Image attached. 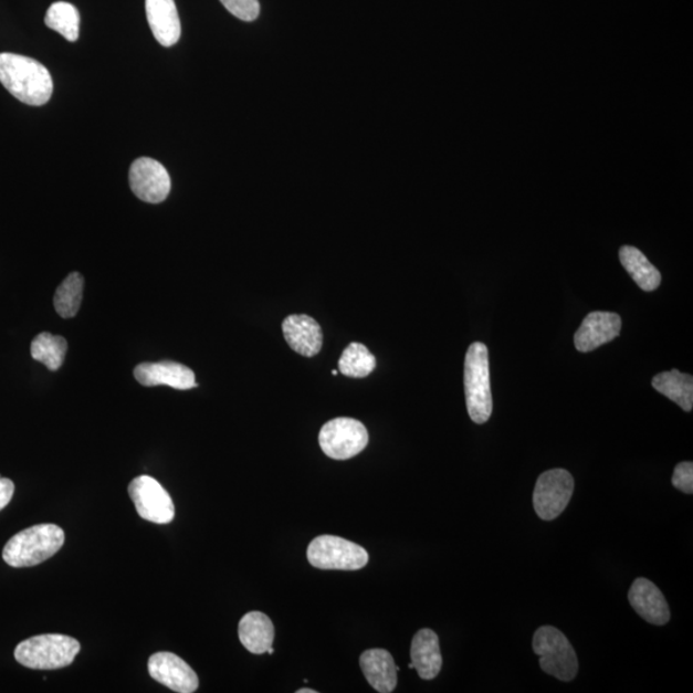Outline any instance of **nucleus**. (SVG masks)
Segmentation results:
<instances>
[{
    "label": "nucleus",
    "mask_w": 693,
    "mask_h": 693,
    "mask_svg": "<svg viewBox=\"0 0 693 693\" xmlns=\"http://www.w3.org/2000/svg\"><path fill=\"white\" fill-rule=\"evenodd\" d=\"M129 182L133 193L140 201L161 203L170 195L171 179L161 162L154 158L140 157L130 166Z\"/></svg>",
    "instance_id": "obj_10"
},
{
    "label": "nucleus",
    "mask_w": 693,
    "mask_h": 693,
    "mask_svg": "<svg viewBox=\"0 0 693 693\" xmlns=\"http://www.w3.org/2000/svg\"><path fill=\"white\" fill-rule=\"evenodd\" d=\"M575 492V480L568 470L553 469L538 477L533 506L542 521H554L567 508Z\"/></svg>",
    "instance_id": "obj_8"
},
{
    "label": "nucleus",
    "mask_w": 693,
    "mask_h": 693,
    "mask_svg": "<svg viewBox=\"0 0 693 693\" xmlns=\"http://www.w3.org/2000/svg\"><path fill=\"white\" fill-rule=\"evenodd\" d=\"M307 559L317 569L358 570L368 565L369 554L354 542L325 535L311 542Z\"/></svg>",
    "instance_id": "obj_6"
},
{
    "label": "nucleus",
    "mask_w": 693,
    "mask_h": 693,
    "mask_svg": "<svg viewBox=\"0 0 693 693\" xmlns=\"http://www.w3.org/2000/svg\"><path fill=\"white\" fill-rule=\"evenodd\" d=\"M339 372L349 378H366L377 368V358L361 344L348 345L338 363Z\"/></svg>",
    "instance_id": "obj_24"
},
{
    "label": "nucleus",
    "mask_w": 693,
    "mask_h": 693,
    "mask_svg": "<svg viewBox=\"0 0 693 693\" xmlns=\"http://www.w3.org/2000/svg\"><path fill=\"white\" fill-rule=\"evenodd\" d=\"M239 640L252 654H266L273 648L275 629L273 621L264 612L252 611L239 623Z\"/></svg>",
    "instance_id": "obj_19"
},
{
    "label": "nucleus",
    "mask_w": 693,
    "mask_h": 693,
    "mask_svg": "<svg viewBox=\"0 0 693 693\" xmlns=\"http://www.w3.org/2000/svg\"><path fill=\"white\" fill-rule=\"evenodd\" d=\"M672 483L676 490L692 495L693 492V464L691 461L681 462L674 469Z\"/></svg>",
    "instance_id": "obj_27"
},
{
    "label": "nucleus",
    "mask_w": 693,
    "mask_h": 693,
    "mask_svg": "<svg viewBox=\"0 0 693 693\" xmlns=\"http://www.w3.org/2000/svg\"><path fill=\"white\" fill-rule=\"evenodd\" d=\"M286 344L297 354L314 357L323 348L322 326L307 315H291L283 322Z\"/></svg>",
    "instance_id": "obj_15"
},
{
    "label": "nucleus",
    "mask_w": 693,
    "mask_h": 693,
    "mask_svg": "<svg viewBox=\"0 0 693 693\" xmlns=\"http://www.w3.org/2000/svg\"><path fill=\"white\" fill-rule=\"evenodd\" d=\"M318 443L326 456L333 460H348L366 449L369 443V433L361 421L337 418L322 428Z\"/></svg>",
    "instance_id": "obj_7"
},
{
    "label": "nucleus",
    "mask_w": 693,
    "mask_h": 693,
    "mask_svg": "<svg viewBox=\"0 0 693 693\" xmlns=\"http://www.w3.org/2000/svg\"><path fill=\"white\" fill-rule=\"evenodd\" d=\"M147 20L159 44L172 46L181 36V23L175 0H146Z\"/></svg>",
    "instance_id": "obj_16"
},
{
    "label": "nucleus",
    "mask_w": 693,
    "mask_h": 693,
    "mask_svg": "<svg viewBox=\"0 0 693 693\" xmlns=\"http://www.w3.org/2000/svg\"><path fill=\"white\" fill-rule=\"evenodd\" d=\"M134 378L145 387L167 386L178 390L198 387L195 371L175 361L139 364L134 369Z\"/></svg>",
    "instance_id": "obj_12"
},
{
    "label": "nucleus",
    "mask_w": 693,
    "mask_h": 693,
    "mask_svg": "<svg viewBox=\"0 0 693 693\" xmlns=\"http://www.w3.org/2000/svg\"><path fill=\"white\" fill-rule=\"evenodd\" d=\"M69 345L67 340L61 336H53L51 333H40L31 342V356L35 361L45 365L51 371H59L65 363Z\"/></svg>",
    "instance_id": "obj_22"
},
{
    "label": "nucleus",
    "mask_w": 693,
    "mask_h": 693,
    "mask_svg": "<svg viewBox=\"0 0 693 693\" xmlns=\"http://www.w3.org/2000/svg\"><path fill=\"white\" fill-rule=\"evenodd\" d=\"M338 372H339L338 370H333L332 371L333 376H337Z\"/></svg>",
    "instance_id": "obj_31"
},
{
    "label": "nucleus",
    "mask_w": 693,
    "mask_h": 693,
    "mask_svg": "<svg viewBox=\"0 0 693 693\" xmlns=\"http://www.w3.org/2000/svg\"><path fill=\"white\" fill-rule=\"evenodd\" d=\"M360 665L365 679L371 687L380 693L393 692L397 687L398 668L392 655L384 649L365 651L360 658Z\"/></svg>",
    "instance_id": "obj_18"
},
{
    "label": "nucleus",
    "mask_w": 693,
    "mask_h": 693,
    "mask_svg": "<svg viewBox=\"0 0 693 693\" xmlns=\"http://www.w3.org/2000/svg\"><path fill=\"white\" fill-rule=\"evenodd\" d=\"M129 495L143 519L156 524H169L174 521L172 498L155 477L140 475L129 485Z\"/></svg>",
    "instance_id": "obj_9"
},
{
    "label": "nucleus",
    "mask_w": 693,
    "mask_h": 693,
    "mask_svg": "<svg viewBox=\"0 0 693 693\" xmlns=\"http://www.w3.org/2000/svg\"><path fill=\"white\" fill-rule=\"evenodd\" d=\"M533 651L539 657L542 671L563 682L578 674V658L570 641L555 627H540L533 637Z\"/></svg>",
    "instance_id": "obj_5"
},
{
    "label": "nucleus",
    "mask_w": 693,
    "mask_h": 693,
    "mask_svg": "<svg viewBox=\"0 0 693 693\" xmlns=\"http://www.w3.org/2000/svg\"><path fill=\"white\" fill-rule=\"evenodd\" d=\"M0 83L28 106H44L53 94L50 71L25 55L0 53Z\"/></svg>",
    "instance_id": "obj_1"
},
{
    "label": "nucleus",
    "mask_w": 693,
    "mask_h": 693,
    "mask_svg": "<svg viewBox=\"0 0 693 693\" xmlns=\"http://www.w3.org/2000/svg\"><path fill=\"white\" fill-rule=\"evenodd\" d=\"M652 387L659 393L680 406L683 411L691 412L693 408V378L676 369L660 372L652 379Z\"/></svg>",
    "instance_id": "obj_21"
},
{
    "label": "nucleus",
    "mask_w": 693,
    "mask_h": 693,
    "mask_svg": "<svg viewBox=\"0 0 693 693\" xmlns=\"http://www.w3.org/2000/svg\"><path fill=\"white\" fill-rule=\"evenodd\" d=\"M621 265L644 292H654L661 283L660 271L636 246L624 245L619 251Z\"/></svg>",
    "instance_id": "obj_20"
},
{
    "label": "nucleus",
    "mask_w": 693,
    "mask_h": 693,
    "mask_svg": "<svg viewBox=\"0 0 693 693\" xmlns=\"http://www.w3.org/2000/svg\"><path fill=\"white\" fill-rule=\"evenodd\" d=\"M80 652V643L65 634L34 636L23 641L14 650V658L29 669L54 671L74 663Z\"/></svg>",
    "instance_id": "obj_4"
},
{
    "label": "nucleus",
    "mask_w": 693,
    "mask_h": 693,
    "mask_svg": "<svg viewBox=\"0 0 693 693\" xmlns=\"http://www.w3.org/2000/svg\"><path fill=\"white\" fill-rule=\"evenodd\" d=\"M45 25L57 31L69 42H76L80 34V14L77 8L67 2H55L45 14Z\"/></svg>",
    "instance_id": "obj_25"
},
{
    "label": "nucleus",
    "mask_w": 693,
    "mask_h": 693,
    "mask_svg": "<svg viewBox=\"0 0 693 693\" xmlns=\"http://www.w3.org/2000/svg\"><path fill=\"white\" fill-rule=\"evenodd\" d=\"M84 293V277L80 273H71L63 281L54 294V308L63 318L77 315L82 306Z\"/></svg>",
    "instance_id": "obj_23"
},
{
    "label": "nucleus",
    "mask_w": 693,
    "mask_h": 693,
    "mask_svg": "<svg viewBox=\"0 0 693 693\" xmlns=\"http://www.w3.org/2000/svg\"><path fill=\"white\" fill-rule=\"evenodd\" d=\"M14 493V484L11 480L0 476V512L10 504Z\"/></svg>",
    "instance_id": "obj_28"
},
{
    "label": "nucleus",
    "mask_w": 693,
    "mask_h": 693,
    "mask_svg": "<svg viewBox=\"0 0 693 693\" xmlns=\"http://www.w3.org/2000/svg\"><path fill=\"white\" fill-rule=\"evenodd\" d=\"M621 330V318L615 313L595 311L585 317L575 336L579 353H591L615 340Z\"/></svg>",
    "instance_id": "obj_13"
},
{
    "label": "nucleus",
    "mask_w": 693,
    "mask_h": 693,
    "mask_svg": "<svg viewBox=\"0 0 693 693\" xmlns=\"http://www.w3.org/2000/svg\"><path fill=\"white\" fill-rule=\"evenodd\" d=\"M464 386L470 419L476 424L487 423L493 410L490 353L481 342H475L468 349Z\"/></svg>",
    "instance_id": "obj_3"
},
{
    "label": "nucleus",
    "mask_w": 693,
    "mask_h": 693,
    "mask_svg": "<svg viewBox=\"0 0 693 693\" xmlns=\"http://www.w3.org/2000/svg\"><path fill=\"white\" fill-rule=\"evenodd\" d=\"M220 2L239 20L251 22L259 18V0H220Z\"/></svg>",
    "instance_id": "obj_26"
},
{
    "label": "nucleus",
    "mask_w": 693,
    "mask_h": 693,
    "mask_svg": "<svg viewBox=\"0 0 693 693\" xmlns=\"http://www.w3.org/2000/svg\"><path fill=\"white\" fill-rule=\"evenodd\" d=\"M297 693H317L316 690H309V689H301L297 691Z\"/></svg>",
    "instance_id": "obj_29"
},
{
    "label": "nucleus",
    "mask_w": 693,
    "mask_h": 693,
    "mask_svg": "<svg viewBox=\"0 0 693 693\" xmlns=\"http://www.w3.org/2000/svg\"><path fill=\"white\" fill-rule=\"evenodd\" d=\"M148 672L153 679L179 693H193L199 686L197 673L172 652H157L149 658Z\"/></svg>",
    "instance_id": "obj_11"
},
{
    "label": "nucleus",
    "mask_w": 693,
    "mask_h": 693,
    "mask_svg": "<svg viewBox=\"0 0 693 693\" xmlns=\"http://www.w3.org/2000/svg\"><path fill=\"white\" fill-rule=\"evenodd\" d=\"M65 532L55 524H39L14 535L3 549V560L13 568H30L57 554Z\"/></svg>",
    "instance_id": "obj_2"
},
{
    "label": "nucleus",
    "mask_w": 693,
    "mask_h": 693,
    "mask_svg": "<svg viewBox=\"0 0 693 693\" xmlns=\"http://www.w3.org/2000/svg\"><path fill=\"white\" fill-rule=\"evenodd\" d=\"M628 600L637 615L650 624L664 626L671 620V610H669L663 592L647 578H639L633 581L631 589H629Z\"/></svg>",
    "instance_id": "obj_14"
},
{
    "label": "nucleus",
    "mask_w": 693,
    "mask_h": 693,
    "mask_svg": "<svg viewBox=\"0 0 693 693\" xmlns=\"http://www.w3.org/2000/svg\"><path fill=\"white\" fill-rule=\"evenodd\" d=\"M266 654L273 655V654H274V649H273V648H270V649L267 650Z\"/></svg>",
    "instance_id": "obj_30"
},
{
    "label": "nucleus",
    "mask_w": 693,
    "mask_h": 693,
    "mask_svg": "<svg viewBox=\"0 0 693 693\" xmlns=\"http://www.w3.org/2000/svg\"><path fill=\"white\" fill-rule=\"evenodd\" d=\"M411 664L421 680L432 681L440 674L443 659L440 640L432 629H421L411 643Z\"/></svg>",
    "instance_id": "obj_17"
}]
</instances>
